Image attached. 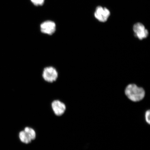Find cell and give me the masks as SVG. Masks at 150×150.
Wrapping results in <instances>:
<instances>
[{"label": "cell", "mask_w": 150, "mask_h": 150, "mask_svg": "<svg viewBox=\"0 0 150 150\" xmlns=\"http://www.w3.org/2000/svg\"><path fill=\"white\" fill-rule=\"evenodd\" d=\"M125 95L129 100L133 102H138L143 99L145 92L143 88L139 87L134 84H129L125 88Z\"/></svg>", "instance_id": "6da1fadb"}, {"label": "cell", "mask_w": 150, "mask_h": 150, "mask_svg": "<svg viewBox=\"0 0 150 150\" xmlns=\"http://www.w3.org/2000/svg\"><path fill=\"white\" fill-rule=\"evenodd\" d=\"M110 14V11L108 9L99 6L96 9L94 16L95 18L99 22H105L108 19Z\"/></svg>", "instance_id": "7a4b0ae2"}, {"label": "cell", "mask_w": 150, "mask_h": 150, "mask_svg": "<svg viewBox=\"0 0 150 150\" xmlns=\"http://www.w3.org/2000/svg\"><path fill=\"white\" fill-rule=\"evenodd\" d=\"M58 76L57 71L52 67H46L43 71V78L45 80L49 82L55 81L57 79Z\"/></svg>", "instance_id": "3957f363"}, {"label": "cell", "mask_w": 150, "mask_h": 150, "mask_svg": "<svg viewBox=\"0 0 150 150\" xmlns=\"http://www.w3.org/2000/svg\"><path fill=\"white\" fill-rule=\"evenodd\" d=\"M135 35L140 40L146 38L149 35V32L143 24L137 23L135 24L133 27Z\"/></svg>", "instance_id": "277c9868"}, {"label": "cell", "mask_w": 150, "mask_h": 150, "mask_svg": "<svg viewBox=\"0 0 150 150\" xmlns=\"http://www.w3.org/2000/svg\"><path fill=\"white\" fill-rule=\"evenodd\" d=\"M40 30L43 33L51 35L55 32L56 24L54 22L48 21L43 22L41 24Z\"/></svg>", "instance_id": "5b68a950"}, {"label": "cell", "mask_w": 150, "mask_h": 150, "mask_svg": "<svg viewBox=\"0 0 150 150\" xmlns=\"http://www.w3.org/2000/svg\"><path fill=\"white\" fill-rule=\"evenodd\" d=\"M52 106L54 113L58 116L63 115L66 108L64 104L58 100L53 101L52 103Z\"/></svg>", "instance_id": "8992f818"}, {"label": "cell", "mask_w": 150, "mask_h": 150, "mask_svg": "<svg viewBox=\"0 0 150 150\" xmlns=\"http://www.w3.org/2000/svg\"><path fill=\"white\" fill-rule=\"evenodd\" d=\"M19 138L21 142L26 144L30 143L33 140L29 133L24 130L20 132Z\"/></svg>", "instance_id": "52a82bcc"}, {"label": "cell", "mask_w": 150, "mask_h": 150, "mask_svg": "<svg viewBox=\"0 0 150 150\" xmlns=\"http://www.w3.org/2000/svg\"><path fill=\"white\" fill-rule=\"evenodd\" d=\"M34 5L37 6H42L44 3L45 0H31Z\"/></svg>", "instance_id": "ba28073f"}, {"label": "cell", "mask_w": 150, "mask_h": 150, "mask_svg": "<svg viewBox=\"0 0 150 150\" xmlns=\"http://www.w3.org/2000/svg\"><path fill=\"white\" fill-rule=\"evenodd\" d=\"M150 110H148L146 111L145 113V121L148 124L150 125Z\"/></svg>", "instance_id": "9c48e42d"}]
</instances>
